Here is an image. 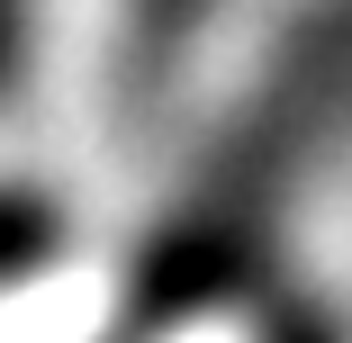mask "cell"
I'll use <instances>...</instances> for the list:
<instances>
[{
	"instance_id": "cell-1",
	"label": "cell",
	"mask_w": 352,
	"mask_h": 343,
	"mask_svg": "<svg viewBox=\"0 0 352 343\" xmlns=\"http://www.w3.org/2000/svg\"><path fill=\"white\" fill-rule=\"evenodd\" d=\"M280 343H334L325 325H280Z\"/></svg>"
}]
</instances>
